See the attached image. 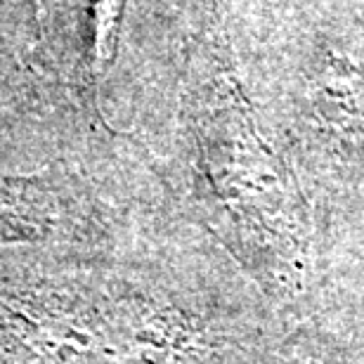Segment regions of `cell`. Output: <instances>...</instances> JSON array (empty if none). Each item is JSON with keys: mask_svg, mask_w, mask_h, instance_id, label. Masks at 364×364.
<instances>
[{"mask_svg": "<svg viewBox=\"0 0 364 364\" xmlns=\"http://www.w3.org/2000/svg\"><path fill=\"white\" fill-rule=\"evenodd\" d=\"M206 346L187 315L142 296H100L60 282L0 289L5 364H192Z\"/></svg>", "mask_w": 364, "mask_h": 364, "instance_id": "obj_1", "label": "cell"}, {"mask_svg": "<svg viewBox=\"0 0 364 364\" xmlns=\"http://www.w3.org/2000/svg\"><path fill=\"white\" fill-rule=\"evenodd\" d=\"M53 230V203L38 182L0 178V246L43 242Z\"/></svg>", "mask_w": 364, "mask_h": 364, "instance_id": "obj_2", "label": "cell"}]
</instances>
